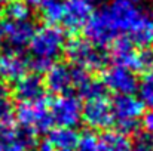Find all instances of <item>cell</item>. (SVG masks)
<instances>
[{"label": "cell", "mask_w": 153, "mask_h": 151, "mask_svg": "<svg viewBox=\"0 0 153 151\" xmlns=\"http://www.w3.org/2000/svg\"><path fill=\"white\" fill-rule=\"evenodd\" d=\"M111 123L116 124V130L129 135L137 130L140 119L144 114V104L134 95H116L110 102Z\"/></svg>", "instance_id": "obj_4"}, {"label": "cell", "mask_w": 153, "mask_h": 151, "mask_svg": "<svg viewBox=\"0 0 153 151\" xmlns=\"http://www.w3.org/2000/svg\"><path fill=\"white\" fill-rule=\"evenodd\" d=\"M131 1H134V3H135V4H140V3H141V1H143V0H131Z\"/></svg>", "instance_id": "obj_28"}, {"label": "cell", "mask_w": 153, "mask_h": 151, "mask_svg": "<svg viewBox=\"0 0 153 151\" xmlns=\"http://www.w3.org/2000/svg\"><path fill=\"white\" fill-rule=\"evenodd\" d=\"M1 31H3V40L7 43L9 49L21 50L25 46H28L36 31V27L30 19H21V21L7 19L1 25Z\"/></svg>", "instance_id": "obj_11"}, {"label": "cell", "mask_w": 153, "mask_h": 151, "mask_svg": "<svg viewBox=\"0 0 153 151\" xmlns=\"http://www.w3.org/2000/svg\"><path fill=\"white\" fill-rule=\"evenodd\" d=\"M82 120L91 129H105L111 124V107L105 92L86 98L82 105Z\"/></svg>", "instance_id": "obj_9"}, {"label": "cell", "mask_w": 153, "mask_h": 151, "mask_svg": "<svg viewBox=\"0 0 153 151\" xmlns=\"http://www.w3.org/2000/svg\"><path fill=\"white\" fill-rule=\"evenodd\" d=\"M150 1H152V4H153V0H150Z\"/></svg>", "instance_id": "obj_31"}, {"label": "cell", "mask_w": 153, "mask_h": 151, "mask_svg": "<svg viewBox=\"0 0 153 151\" xmlns=\"http://www.w3.org/2000/svg\"><path fill=\"white\" fill-rule=\"evenodd\" d=\"M62 7H64V1L62 0H45L39 9H40V16L43 18V21L49 25H55L58 22H61L62 18Z\"/></svg>", "instance_id": "obj_18"}, {"label": "cell", "mask_w": 153, "mask_h": 151, "mask_svg": "<svg viewBox=\"0 0 153 151\" xmlns=\"http://www.w3.org/2000/svg\"><path fill=\"white\" fill-rule=\"evenodd\" d=\"M64 46L65 36L61 28L49 24L37 28L28 43V65L37 73L46 71L64 53Z\"/></svg>", "instance_id": "obj_2"}, {"label": "cell", "mask_w": 153, "mask_h": 151, "mask_svg": "<svg viewBox=\"0 0 153 151\" xmlns=\"http://www.w3.org/2000/svg\"><path fill=\"white\" fill-rule=\"evenodd\" d=\"M101 151H129L131 150V139L128 135L119 130H108L104 132L98 138Z\"/></svg>", "instance_id": "obj_17"}, {"label": "cell", "mask_w": 153, "mask_h": 151, "mask_svg": "<svg viewBox=\"0 0 153 151\" xmlns=\"http://www.w3.org/2000/svg\"><path fill=\"white\" fill-rule=\"evenodd\" d=\"M64 53L67 55L71 65L79 67L88 73L102 70L108 59V56L102 52V48L95 46L88 39L80 37H73L65 42Z\"/></svg>", "instance_id": "obj_3"}, {"label": "cell", "mask_w": 153, "mask_h": 151, "mask_svg": "<svg viewBox=\"0 0 153 151\" xmlns=\"http://www.w3.org/2000/svg\"><path fill=\"white\" fill-rule=\"evenodd\" d=\"M110 58L114 62V65L132 70V71H141L140 65V49L135 48L126 37H117L111 45Z\"/></svg>", "instance_id": "obj_14"}, {"label": "cell", "mask_w": 153, "mask_h": 151, "mask_svg": "<svg viewBox=\"0 0 153 151\" xmlns=\"http://www.w3.org/2000/svg\"><path fill=\"white\" fill-rule=\"evenodd\" d=\"M3 42V31H1V25H0V45Z\"/></svg>", "instance_id": "obj_26"}, {"label": "cell", "mask_w": 153, "mask_h": 151, "mask_svg": "<svg viewBox=\"0 0 153 151\" xmlns=\"http://www.w3.org/2000/svg\"><path fill=\"white\" fill-rule=\"evenodd\" d=\"M79 133L73 127H56L49 130V144L55 150L67 151L76 148Z\"/></svg>", "instance_id": "obj_16"}, {"label": "cell", "mask_w": 153, "mask_h": 151, "mask_svg": "<svg viewBox=\"0 0 153 151\" xmlns=\"http://www.w3.org/2000/svg\"><path fill=\"white\" fill-rule=\"evenodd\" d=\"M129 151H153V135L149 132L138 133L134 141H131Z\"/></svg>", "instance_id": "obj_22"}, {"label": "cell", "mask_w": 153, "mask_h": 151, "mask_svg": "<svg viewBox=\"0 0 153 151\" xmlns=\"http://www.w3.org/2000/svg\"><path fill=\"white\" fill-rule=\"evenodd\" d=\"M28 59L21 50H6L0 53V79L4 82H16L28 71Z\"/></svg>", "instance_id": "obj_15"}, {"label": "cell", "mask_w": 153, "mask_h": 151, "mask_svg": "<svg viewBox=\"0 0 153 151\" xmlns=\"http://www.w3.org/2000/svg\"><path fill=\"white\" fill-rule=\"evenodd\" d=\"M137 91H138V96H140L138 99L144 105L153 107V67L144 71L143 77L138 80Z\"/></svg>", "instance_id": "obj_19"}, {"label": "cell", "mask_w": 153, "mask_h": 151, "mask_svg": "<svg viewBox=\"0 0 153 151\" xmlns=\"http://www.w3.org/2000/svg\"><path fill=\"white\" fill-rule=\"evenodd\" d=\"M52 123L58 127H74L82 120V102L77 96L67 94L58 95L49 107Z\"/></svg>", "instance_id": "obj_7"}, {"label": "cell", "mask_w": 153, "mask_h": 151, "mask_svg": "<svg viewBox=\"0 0 153 151\" xmlns=\"http://www.w3.org/2000/svg\"><path fill=\"white\" fill-rule=\"evenodd\" d=\"M36 147L33 133L10 123L0 124V151H31Z\"/></svg>", "instance_id": "obj_12"}, {"label": "cell", "mask_w": 153, "mask_h": 151, "mask_svg": "<svg viewBox=\"0 0 153 151\" xmlns=\"http://www.w3.org/2000/svg\"><path fill=\"white\" fill-rule=\"evenodd\" d=\"M88 3H98V1H104V0H85Z\"/></svg>", "instance_id": "obj_27"}, {"label": "cell", "mask_w": 153, "mask_h": 151, "mask_svg": "<svg viewBox=\"0 0 153 151\" xmlns=\"http://www.w3.org/2000/svg\"><path fill=\"white\" fill-rule=\"evenodd\" d=\"M34 151H56V150L46 141V142H42V144H39L37 147H34Z\"/></svg>", "instance_id": "obj_24"}, {"label": "cell", "mask_w": 153, "mask_h": 151, "mask_svg": "<svg viewBox=\"0 0 153 151\" xmlns=\"http://www.w3.org/2000/svg\"><path fill=\"white\" fill-rule=\"evenodd\" d=\"M83 31H85L86 39L98 48L110 46L117 37H120L105 7H102L97 12H92L86 25L83 27Z\"/></svg>", "instance_id": "obj_6"}, {"label": "cell", "mask_w": 153, "mask_h": 151, "mask_svg": "<svg viewBox=\"0 0 153 151\" xmlns=\"http://www.w3.org/2000/svg\"><path fill=\"white\" fill-rule=\"evenodd\" d=\"M7 1H10V0H0V3L3 4V3H7Z\"/></svg>", "instance_id": "obj_29"}, {"label": "cell", "mask_w": 153, "mask_h": 151, "mask_svg": "<svg viewBox=\"0 0 153 151\" xmlns=\"http://www.w3.org/2000/svg\"><path fill=\"white\" fill-rule=\"evenodd\" d=\"M113 24L120 36L132 45L146 48L153 39V19L138 4L131 0H111L105 6Z\"/></svg>", "instance_id": "obj_1"}, {"label": "cell", "mask_w": 153, "mask_h": 151, "mask_svg": "<svg viewBox=\"0 0 153 151\" xmlns=\"http://www.w3.org/2000/svg\"><path fill=\"white\" fill-rule=\"evenodd\" d=\"M77 151H101L100 141L92 132H85L79 135L77 144H76Z\"/></svg>", "instance_id": "obj_21"}, {"label": "cell", "mask_w": 153, "mask_h": 151, "mask_svg": "<svg viewBox=\"0 0 153 151\" xmlns=\"http://www.w3.org/2000/svg\"><path fill=\"white\" fill-rule=\"evenodd\" d=\"M22 1H24L28 7H39L45 0H22Z\"/></svg>", "instance_id": "obj_25"}, {"label": "cell", "mask_w": 153, "mask_h": 151, "mask_svg": "<svg viewBox=\"0 0 153 151\" xmlns=\"http://www.w3.org/2000/svg\"><path fill=\"white\" fill-rule=\"evenodd\" d=\"M0 124H1V120H0Z\"/></svg>", "instance_id": "obj_33"}, {"label": "cell", "mask_w": 153, "mask_h": 151, "mask_svg": "<svg viewBox=\"0 0 153 151\" xmlns=\"http://www.w3.org/2000/svg\"><path fill=\"white\" fill-rule=\"evenodd\" d=\"M152 42H153V39H152Z\"/></svg>", "instance_id": "obj_34"}, {"label": "cell", "mask_w": 153, "mask_h": 151, "mask_svg": "<svg viewBox=\"0 0 153 151\" xmlns=\"http://www.w3.org/2000/svg\"><path fill=\"white\" fill-rule=\"evenodd\" d=\"M101 85L105 91H110L116 95H132L137 91L138 79L135 71L119 65H111L102 71Z\"/></svg>", "instance_id": "obj_8"}, {"label": "cell", "mask_w": 153, "mask_h": 151, "mask_svg": "<svg viewBox=\"0 0 153 151\" xmlns=\"http://www.w3.org/2000/svg\"><path fill=\"white\" fill-rule=\"evenodd\" d=\"M13 95L19 102H39L45 99L46 86L37 73L24 74L15 82Z\"/></svg>", "instance_id": "obj_13"}, {"label": "cell", "mask_w": 153, "mask_h": 151, "mask_svg": "<svg viewBox=\"0 0 153 151\" xmlns=\"http://www.w3.org/2000/svg\"><path fill=\"white\" fill-rule=\"evenodd\" d=\"M13 116L18 126L34 136L49 132L53 124L49 107L43 101L21 102L16 108H13Z\"/></svg>", "instance_id": "obj_5"}, {"label": "cell", "mask_w": 153, "mask_h": 151, "mask_svg": "<svg viewBox=\"0 0 153 151\" xmlns=\"http://www.w3.org/2000/svg\"><path fill=\"white\" fill-rule=\"evenodd\" d=\"M67 151H73V150H67Z\"/></svg>", "instance_id": "obj_32"}, {"label": "cell", "mask_w": 153, "mask_h": 151, "mask_svg": "<svg viewBox=\"0 0 153 151\" xmlns=\"http://www.w3.org/2000/svg\"><path fill=\"white\" fill-rule=\"evenodd\" d=\"M92 12H94L92 3H88L85 0H65L62 7L61 24L67 31L77 33L83 30Z\"/></svg>", "instance_id": "obj_10"}, {"label": "cell", "mask_w": 153, "mask_h": 151, "mask_svg": "<svg viewBox=\"0 0 153 151\" xmlns=\"http://www.w3.org/2000/svg\"><path fill=\"white\" fill-rule=\"evenodd\" d=\"M143 123H144L146 130L153 135V107H150L149 111H146L143 114Z\"/></svg>", "instance_id": "obj_23"}, {"label": "cell", "mask_w": 153, "mask_h": 151, "mask_svg": "<svg viewBox=\"0 0 153 151\" xmlns=\"http://www.w3.org/2000/svg\"><path fill=\"white\" fill-rule=\"evenodd\" d=\"M4 13H6L7 19H12V21L28 19V16H30V7L22 0H10V1H7V6L4 9Z\"/></svg>", "instance_id": "obj_20"}, {"label": "cell", "mask_w": 153, "mask_h": 151, "mask_svg": "<svg viewBox=\"0 0 153 151\" xmlns=\"http://www.w3.org/2000/svg\"><path fill=\"white\" fill-rule=\"evenodd\" d=\"M1 12H3V4L0 3V13H1Z\"/></svg>", "instance_id": "obj_30"}]
</instances>
